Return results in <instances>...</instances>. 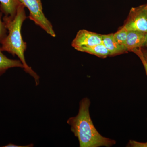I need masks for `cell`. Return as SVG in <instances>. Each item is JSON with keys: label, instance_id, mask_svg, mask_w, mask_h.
<instances>
[{"label": "cell", "instance_id": "10", "mask_svg": "<svg viewBox=\"0 0 147 147\" xmlns=\"http://www.w3.org/2000/svg\"><path fill=\"white\" fill-rule=\"evenodd\" d=\"M76 50L80 52L94 55L101 58H105L110 56L109 51L102 43L90 47H79Z\"/></svg>", "mask_w": 147, "mask_h": 147}, {"label": "cell", "instance_id": "17", "mask_svg": "<svg viewBox=\"0 0 147 147\" xmlns=\"http://www.w3.org/2000/svg\"></svg>", "mask_w": 147, "mask_h": 147}, {"label": "cell", "instance_id": "3", "mask_svg": "<svg viewBox=\"0 0 147 147\" xmlns=\"http://www.w3.org/2000/svg\"><path fill=\"white\" fill-rule=\"evenodd\" d=\"M21 2L30 11L29 18L39 26L48 34L55 37L56 34L50 21L46 18L43 11L40 0H20Z\"/></svg>", "mask_w": 147, "mask_h": 147}, {"label": "cell", "instance_id": "16", "mask_svg": "<svg viewBox=\"0 0 147 147\" xmlns=\"http://www.w3.org/2000/svg\"><path fill=\"white\" fill-rule=\"evenodd\" d=\"M145 46H146V47H147V34H146V43Z\"/></svg>", "mask_w": 147, "mask_h": 147}, {"label": "cell", "instance_id": "13", "mask_svg": "<svg viewBox=\"0 0 147 147\" xmlns=\"http://www.w3.org/2000/svg\"><path fill=\"white\" fill-rule=\"evenodd\" d=\"M129 145L130 146L134 147H147V142L146 143H140V142H136V141H129Z\"/></svg>", "mask_w": 147, "mask_h": 147}, {"label": "cell", "instance_id": "4", "mask_svg": "<svg viewBox=\"0 0 147 147\" xmlns=\"http://www.w3.org/2000/svg\"><path fill=\"white\" fill-rule=\"evenodd\" d=\"M123 26L127 31L147 33V4L131 9Z\"/></svg>", "mask_w": 147, "mask_h": 147}, {"label": "cell", "instance_id": "15", "mask_svg": "<svg viewBox=\"0 0 147 147\" xmlns=\"http://www.w3.org/2000/svg\"><path fill=\"white\" fill-rule=\"evenodd\" d=\"M142 54H143V58L147 64V50H145L144 52L142 51Z\"/></svg>", "mask_w": 147, "mask_h": 147}, {"label": "cell", "instance_id": "14", "mask_svg": "<svg viewBox=\"0 0 147 147\" xmlns=\"http://www.w3.org/2000/svg\"><path fill=\"white\" fill-rule=\"evenodd\" d=\"M33 146V144H30L27 145V146H19L18 145H14L13 144H8V145H6L4 146V147H31Z\"/></svg>", "mask_w": 147, "mask_h": 147}, {"label": "cell", "instance_id": "12", "mask_svg": "<svg viewBox=\"0 0 147 147\" xmlns=\"http://www.w3.org/2000/svg\"><path fill=\"white\" fill-rule=\"evenodd\" d=\"M2 13L0 11V43L7 35V29L6 28L3 21H2Z\"/></svg>", "mask_w": 147, "mask_h": 147}, {"label": "cell", "instance_id": "2", "mask_svg": "<svg viewBox=\"0 0 147 147\" xmlns=\"http://www.w3.org/2000/svg\"><path fill=\"white\" fill-rule=\"evenodd\" d=\"M25 7L21 3L13 19L6 16L3 18V21L9 34L1 42V48L3 51H6L18 57L24 65V71L34 78L37 86L39 84V76L28 65L24 56L27 44L22 38L21 29L23 23L27 18Z\"/></svg>", "mask_w": 147, "mask_h": 147}, {"label": "cell", "instance_id": "11", "mask_svg": "<svg viewBox=\"0 0 147 147\" xmlns=\"http://www.w3.org/2000/svg\"><path fill=\"white\" fill-rule=\"evenodd\" d=\"M128 31L124 27L122 26L117 31L113 34L114 39L120 45L125 47Z\"/></svg>", "mask_w": 147, "mask_h": 147}, {"label": "cell", "instance_id": "7", "mask_svg": "<svg viewBox=\"0 0 147 147\" xmlns=\"http://www.w3.org/2000/svg\"><path fill=\"white\" fill-rule=\"evenodd\" d=\"M102 43L110 53V56H114L127 53L125 47L119 44L114 39L113 33L101 34Z\"/></svg>", "mask_w": 147, "mask_h": 147}, {"label": "cell", "instance_id": "9", "mask_svg": "<svg viewBox=\"0 0 147 147\" xmlns=\"http://www.w3.org/2000/svg\"><path fill=\"white\" fill-rule=\"evenodd\" d=\"M2 52L0 46V76L9 68L20 67L24 69V65L21 61L9 59L3 54Z\"/></svg>", "mask_w": 147, "mask_h": 147}, {"label": "cell", "instance_id": "1", "mask_svg": "<svg viewBox=\"0 0 147 147\" xmlns=\"http://www.w3.org/2000/svg\"><path fill=\"white\" fill-rule=\"evenodd\" d=\"M90 101L84 98L79 103V113L67 120L71 131L77 137L80 147H110L115 144L113 139L103 137L94 125L90 116Z\"/></svg>", "mask_w": 147, "mask_h": 147}, {"label": "cell", "instance_id": "6", "mask_svg": "<svg viewBox=\"0 0 147 147\" xmlns=\"http://www.w3.org/2000/svg\"><path fill=\"white\" fill-rule=\"evenodd\" d=\"M147 33L137 31H128L125 47L127 52L134 53L145 47Z\"/></svg>", "mask_w": 147, "mask_h": 147}, {"label": "cell", "instance_id": "5", "mask_svg": "<svg viewBox=\"0 0 147 147\" xmlns=\"http://www.w3.org/2000/svg\"><path fill=\"white\" fill-rule=\"evenodd\" d=\"M102 43L101 34L87 30H80L71 42L75 49L81 47H90Z\"/></svg>", "mask_w": 147, "mask_h": 147}, {"label": "cell", "instance_id": "8", "mask_svg": "<svg viewBox=\"0 0 147 147\" xmlns=\"http://www.w3.org/2000/svg\"><path fill=\"white\" fill-rule=\"evenodd\" d=\"M0 9L5 16L11 19L15 17L19 6L20 0H0Z\"/></svg>", "mask_w": 147, "mask_h": 147}]
</instances>
